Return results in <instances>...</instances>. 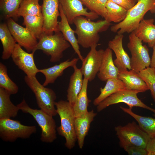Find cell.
Segmentation results:
<instances>
[{
  "mask_svg": "<svg viewBox=\"0 0 155 155\" xmlns=\"http://www.w3.org/2000/svg\"><path fill=\"white\" fill-rule=\"evenodd\" d=\"M123 148L130 155H147L146 149L134 146H127Z\"/></svg>",
  "mask_w": 155,
  "mask_h": 155,
  "instance_id": "cell-36",
  "label": "cell"
},
{
  "mask_svg": "<svg viewBox=\"0 0 155 155\" xmlns=\"http://www.w3.org/2000/svg\"><path fill=\"white\" fill-rule=\"evenodd\" d=\"M70 43L59 30L52 34L43 33L33 52L40 50L48 56H50V61L55 63L60 61L63 57V52L70 46Z\"/></svg>",
  "mask_w": 155,
  "mask_h": 155,
  "instance_id": "cell-4",
  "label": "cell"
},
{
  "mask_svg": "<svg viewBox=\"0 0 155 155\" xmlns=\"http://www.w3.org/2000/svg\"><path fill=\"white\" fill-rule=\"evenodd\" d=\"M153 52L151 59L150 67L155 69V45L153 47Z\"/></svg>",
  "mask_w": 155,
  "mask_h": 155,
  "instance_id": "cell-39",
  "label": "cell"
},
{
  "mask_svg": "<svg viewBox=\"0 0 155 155\" xmlns=\"http://www.w3.org/2000/svg\"><path fill=\"white\" fill-rule=\"evenodd\" d=\"M125 89L123 82L118 78H111L106 81L103 88L100 89V94L93 101V104L97 106L106 98L120 90Z\"/></svg>",
  "mask_w": 155,
  "mask_h": 155,
  "instance_id": "cell-27",
  "label": "cell"
},
{
  "mask_svg": "<svg viewBox=\"0 0 155 155\" xmlns=\"http://www.w3.org/2000/svg\"><path fill=\"white\" fill-rule=\"evenodd\" d=\"M108 0H86L82 1L90 11L95 12L107 20V12L106 5Z\"/></svg>",
  "mask_w": 155,
  "mask_h": 155,
  "instance_id": "cell-34",
  "label": "cell"
},
{
  "mask_svg": "<svg viewBox=\"0 0 155 155\" xmlns=\"http://www.w3.org/2000/svg\"><path fill=\"white\" fill-rule=\"evenodd\" d=\"M36 131L35 125H25L11 118L0 119V137L5 142H13L18 138L28 139Z\"/></svg>",
  "mask_w": 155,
  "mask_h": 155,
  "instance_id": "cell-8",
  "label": "cell"
},
{
  "mask_svg": "<svg viewBox=\"0 0 155 155\" xmlns=\"http://www.w3.org/2000/svg\"><path fill=\"white\" fill-rule=\"evenodd\" d=\"M42 13L43 18V33L52 34L58 30V18L60 16L59 0H42Z\"/></svg>",
  "mask_w": 155,
  "mask_h": 155,
  "instance_id": "cell-11",
  "label": "cell"
},
{
  "mask_svg": "<svg viewBox=\"0 0 155 155\" xmlns=\"http://www.w3.org/2000/svg\"><path fill=\"white\" fill-rule=\"evenodd\" d=\"M63 12L70 25L73 24L77 17H85L91 20L98 18L99 16L94 12L88 11V8L84 7L80 0H59Z\"/></svg>",
  "mask_w": 155,
  "mask_h": 155,
  "instance_id": "cell-15",
  "label": "cell"
},
{
  "mask_svg": "<svg viewBox=\"0 0 155 155\" xmlns=\"http://www.w3.org/2000/svg\"><path fill=\"white\" fill-rule=\"evenodd\" d=\"M59 11L61 20L58 23V30L62 33L64 38L72 46L79 59L82 61L84 58L81 53L79 44L75 35V30L71 27L60 4Z\"/></svg>",
  "mask_w": 155,
  "mask_h": 155,
  "instance_id": "cell-17",
  "label": "cell"
},
{
  "mask_svg": "<svg viewBox=\"0 0 155 155\" xmlns=\"http://www.w3.org/2000/svg\"><path fill=\"white\" fill-rule=\"evenodd\" d=\"M136 3H137V1L139 0H134Z\"/></svg>",
  "mask_w": 155,
  "mask_h": 155,
  "instance_id": "cell-40",
  "label": "cell"
},
{
  "mask_svg": "<svg viewBox=\"0 0 155 155\" xmlns=\"http://www.w3.org/2000/svg\"><path fill=\"white\" fill-rule=\"evenodd\" d=\"M39 0H23L18 11V17H23L27 15H42L41 6L39 4Z\"/></svg>",
  "mask_w": 155,
  "mask_h": 155,
  "instance_id": "cell-32",
  "label": "cell"
},
{
  "mask_svg": "<svg viewBox=\"0 0 155 155\" xmlns=\"http://www.w3.org/2000/svg\"><path fill=\"white\" fill-rule=\"evenodd\" d=\"M79 58H74L71 60L69 59L56 64L51 67L39 69V73L43 74L45 77V80L42 84L46 86L49 84L54 83L58 78L61 76L64 71L69 67L76 65Z\"/></svg>",
  "mask_w": 155,
  "mask_h": 155,
  "instance_id": "cell-19",
  "label": "cell"
},
{
  "mask_svg": "<svg viewBox=\"0 0 155 155\" xmlns=\"http://www.w3.org/2000/svg\"><path fill=\"white\" fill-rule=\"evenodd\" d=\"M120 146H134L146 149L150 138L134 121L115 127Z\"/></svg>",
  "mask_w": 155,
  "mask_h": 155,
  "instance_id": "cell-7",
  "label": "cell"
},
{
  "mask_svg": "<svg viewBox=\"0 0 155 155\" xmlns=\"http://www.w3.org/2000/svg\"><path fill=\"white\" fill-rule=\"evenodd\" d=\"M129 39L127 46L131 55L130 61L131 69L138 73L150 67L151 59L149 50L133 32L129 34Z\"/></svg>",
  "mask_w": 155,
  "mask_h": 155,
  "instance_id": "cell-9",
  "label": "cell"
},
{
  "mask_svg": "<svg viewBox=\"0 0 155 155\" xmlns=\"http://www.w3.org/2000/svg\"><path fill=\"white\" fill-rule=\"evenodd\" d=\"M24 80L34 93L40 109L53 117L57 115L55 106L57 96L55 92L41 84L36 77L29 78L26 75Z\"/></svg>",
  "mask_w": 155,
  "mask_h": 155,
  "instance_id": "cell-6",
  "label": "cell"
},
{
  "mask_svg": "<svg viewBox=\"0 0 155 155\" xmlns=\"http://www.w3.org/2000/svg\"><path fill=\"white\" fill-rule=\"evenodd\" d=\"M98 45L92 46L90 51L82 61L80 69L84 78L89 82L94 79L101 65L104 50L102 49L97 50L96 47Z\"/></svg>",
  "mask_w": 155,
  "mask_h": 155,
  "instance_id": "cell-13",
  "label": "cell"
},
{
  "mask_svg": "<svg viewBox=\"0 0 155 155\" xmlns=\"http://www.w3.org/2000/svg\"><path fill=\"white\" fill-rule=\"evenodd\" d=\"M97 115L92 110L83 116L75 117V132L79 148H83L86 136L89 131L90 125Z\"/></svg>",
  "mask_w": 155,
  "mask_h": 155,
  "instance_id": "cell-20",
  "label": "cell"
},
{
  "mask_svg": "<svg viewBox=\"0 0 155 155\" xmlns=\"http://www.w3.org/2000/svg\"><path fill=\"white\" fill-rule=\"evenodd\" d=\"M147 155H155V138L151 139L146 148Z\"/></svg>",
  "mask_w": 155,
  "mask_h": 155,
  "instance_id": "cell-38",
  "label": "cell"
},
{
  "mask_svg": "<svg viewBox=\"0 0 155 155\" xmlns=\"http://www.w3.org/2000/svg\"><path fill=\"white\" fill-rule=\"evenodd\" d=\"M34 53L25 51L17 43L11 56L15 64L29 78L36 77V74L39 73V69L34 62Z\"/></svg>",
  "mask_w": 155,
  "mask_h": 155,
  "instance_id": "cell-14",
  "label": "cell"
},
{
  "mask_svg": "<svg viewBox=\"0 0 155 155\" xmlns=\"http://www.w3.org/2000/svg\"><path fill=\"white\" fill-rule=\"evenodd\" d=\"M55 106L61 122L57 131L65 138V147L71 150L74 147L77 141L75 128L76 117L73 106L68 101L62 100L56 102Z\"/></svg>",
  "mask_w": 155,
  "mask_h": 155,
  "instance_id": "cell-3",
  "label": "cell"
},
{
  "mask_svg": "<svg viewBox=\"0 0 155 155\" xmlns=\"http://www.w3.org/2000/svg\"><path fill=\"white\" fill-rule=\"evenodd\" d=\"M140 92L137 90L126 89L120 90L111 95L97 106V112H100L108 106L120 103L126 104L129 108L138 107L150 110L155 113V109L145 104L137 97Z\"/></svg>",
  "mask_w": 155,
  "mask_h": 155,
  "instance_id": "cell-10",
  "label": "cell"
},
{
  "mask_svg": "<svg viewBox=\"0 0 155 155\" xmlns=\"http://www.w3.org/2000/svg\"><path fill=\"white\" fill-rule=\"evenodd\" d=\"M88 82L87 79L84 78L82 89L73 106L76 117L83 116L88 112V107L90 102L87 96Z\"/></svg>",
  "mask_w": 155,
  "mask_h": 155,
  "instance_id": "cell-28",
  "label": "cell"
},
{
  "mask_svg": "<svg viewBox=\"0 0 155 155\" xmlns=\"http://www.w3.org/2000/svg\"><path fill=\"white\" fill-rule=\"evenodd\" d=\"M113 1L128 11L137 3L134 0H111Z\"/></svg>",
  "mask_w": 155,
  "mask_h": 155,
  "instance_id": "cell-37",
  "label": "cell"
},
{
  "mask_svg": "<svg viewBox=\"0 0 155 155\" xmlns=\"http://www.w3.org/2000/svg\"><path fill=\"white\" fill-rule=\"evenodd\" d=\"M120 108L135 119L141 128L148 135L151 139L155 138V118L140 115L133 112L132 108H129L120 106ZM153 115L155 117V113Z\"/></svg>",
  "mask_w": 155,
  "mask_h": 155,
  "instance_id": "cell-26",
  "label": "cell"
},
{
  "mask_svg": "<svg viewBox=\"0 0 155 155\" xmlns=\"http://www.w3.org/2000/svg\"><path fill=\"white\" fill-rule=\"evenodd\" d=\"M7 24L16 42L28 52H33L38 42L32 34L26 27L16 23L12 18L7 20Z\"/></svg>",
  "mask_w": 155,
  "mask_h": 155,
  "instance_id": "cell-12",
  "label": "cell"
},
{
  "mask_svg": "<svg viewBox=\"0 0 155 155\" xmlns=\"http://www.w3.org/2000/svg\"><path fill=\"white\" fill-rule=\"evenodd\" d=\"M11 95L7 90L0 88V119L14 118L20 110L11 102Z\"/></svg>",
  "mask_w": 155,
  "mask_h": 155,
  "instance_id": "cell-24",
  "label": "cell"
},
{
  "mask_svg": "<svg viewBox=\"0 0 155 155\" xmlns=\"http://www.w3.org/2000/svg\"><path fill=\"white\" fill-rule=\"evenodd\" d=\"M75 26V33L79 44L84 48L98 44L99 33L106 31L111 24L105 20L93 21L83 16L76 18L73 21Z\"/></svg>",
  "mask_w": 155,
  "mask_h": 155,
  "instance_id": "cell-1",
  "label": "cell"
},
{
  "mask_svg": "<svg viewBox=\"0 0 155 155\" xmlns=\"http://www.w3.org/2000/svg\"><path fill=\"white\" fill-rule=\"evenodd\" d=\"M0 39L3 48L2 59L7 60L11 57L17 44L7 24L2 23L0 24Z\"/></svg>",
  "mask_w": 155,
  "mask_h": 155,
  "instance_id": "cell-25",
  "label": "cell"
},
{
  "mask_svg": "<svg viewBox=\"0 0 155 155\" xmlns=\"http://www.w3.org/2000/svg\"><path fill=\"white\" fill-rule=\"evenodd\" d=\"M0 88H4L11 95L16 94L18 91V87L9 77L6 66L0 63Z\"/></svg>",
  "mask_w": 155,
  "mask_h": 155,
  "instance_id": "cell-33",
  "label": "cell"
},
{
  "mask_svg": "<svg viewBox=\"0 0 155 155\" xmlns=\"http://www.w3.org/2000/svg\"><path fill=\"white\" fill-rule=\"evenodd\" d=\"M106 8L107 12V21L110 22L120 23L126 17L127 11L111 0H108Z\"/></svg>",
  "mask_w": 155,
  "mask_h": 155,
  "instance_id": "cell-30",
  "label": "cell"
},
{
  "mask_svg": "<svg viewBox=\"0 0 155 155\" xmlns=\"http://www.w3.org/2000/svg\"><path fill=\"white\" fill-rule=\"evenodd\" d=\"M145 82L155 102V69L149 67L138 73Z\"/></svg>",
  "mask_w": 155,
  "mask_h": 155,
  "instance_id": "cell-35",
  "label": "cell"
},
{
  "mask_svg": "<svg viewBox=\"0 0 155 155\" xmlns=\"http://www.w3.org/2000/svg\"><path fill=\"white\" fill-rule=\"evenodd\" d=\"M153 18L143 19L133 31L136 36L149 47L153 48L155 45V25Z\"/></svg>",
  "mask_w": 155,
  "mask_h": 155,
  "instance_id": "cell-22",
  "label": "cell"
},
{
  "mask_svg": "<svg viewBox=\"0 0 155 155\" xmlns=\"http://www.w3.org/2000/svg\"><path fill=\"white\" fill-rule=\"evenodd\" d=\"M118 78L125 84V89L145 92L149 90L145 82L139 76L138 73L131 69L119 71Z\"/></svg>",
  "mask_w": 155,
  "mask_h": 155,
  "instance_id": "cell-21",
  "label": "cell"
},
{
  "mask_svg": "<svg viewBox=\"0 0 155 155\" xmlns=\"http://www.w3.org/2000/svg\"><path fill=\"white\" fill-rule=\"evenodd\" d=\"M23 113L32 116L40 127L41 141L44 143H51L57 138L56 125L53 116L41 109H33L26 102L24 99L17 105Z\"/></svg>",
  "mask_w": 155,
  "mask_h": 155,
  "instance_id": "cell-5",
  "label": "cell"
},
{
  "mask_svg": "<svg viewBox=\"0 0 155 155\" xmlns=\"http://www.w3.org/2000/svg\"><path fill=\"white\" fill-rule=\"evenodd\" d=\"M23 25L25 26L37 39H39L42 34L43 18L41 15H27L23 17Z\"/></svg>",
  "mask_w": 155,
  "mask_h": 155,
  "instance_id": "cell-29",
  "label": "cell"
},
{
  "mask_svg": "<svg viewBox=\"0 0 155 155\" xmlns=\"http://www.w3.org/2000/svg\"><path fill=\"white\" fill-rule=\"evenodd\" d=\"M149 11L155 13V0H139L131 9L127 11L125 18L121 22L112 26L111 31L118 34L131 33L137 28Z\"/></svg>",
  "mask_w": 155,
  "mask_h": 155,
  "instance_id": "cell-2",
  "label": "cell"
},
{
  "mask_svg": "<svg viewBox=\"0 0 155 155\" xmlns=\"http://www.w3.org/2000/svg\"><path fill=\"white\" fill-rule=\"evenodd\" d=\"M80 0L81 1H85V0Z\"/></svg>",
  "mask_w": 155,
  "mask_h": 155,
  "instance_id": "cell-41",
  "label": "cell"
},
{
  "mask_svg": "<svg viewBox=\"0 0 155 155\" xmlns=\"http://www.w3.org/2000/svg\"><path fill=\"white\" fill-rule=\"evenodd\" d=\"M123 34L116 35L108 43V47L114 52L116 58L114 62L119 71L131 69L130 66V58L125 51L123 46Z\"/></svg>",
  "mask_w": 155,
  "mask_h": 155,
  "instance_id": "cell-16",
  "label": "cell"
},
{
  "mask_svg": "<svg viewBox=\"0 0 155 155\" xmlns=\"http://www.w3.org/2000/svg\"><path fill=\"white\" fill-rule=\"evenodd\" d=\"M23 0H0V9L6 19L12 18L17 20L20 5Z\"/></svg>",
  "mask_w": 155,
  "mask_h": 155,
  "instance_id": "cell-31",
  "label": "cell"
},
{
  "mask_svg": "<svg viewBox=\"0 0 155 155\" xmlns=\"http://www.w3.org/2000/svg\"><path fill=\"white\" fill-rule=\"evenodd\" d=\"M119 72L113 60L112 50L108 47L104 51L98 77L100 80L106 81L111 78H118Z\"/></svg>",
  "mask_w": 155,
  "mask_h": 155,
  "instance_id": "cell-18",
  "label": "cell"
},
{
  "mask_svg": "<svg viewBox=\"0 0 155 155\" xmlns=\"http://www.w3.org/2000/svg\"><path fill=\"white\" fill-rule=\"evenodd\" d=\"M73 67L74 72L70 77L67 97V101L73 106L82 89L84 79L80 69L78 68L76 65Z\"/></svg>",
  "mask_w": 155,
  "mask_h": 155,
  "instance_id": "cell-23",
  "label": "cell"
},
{
  "mask_svg": "<svg viewBox=\"0 0 155 155\" xmlns=\"http://www.w3.org/2000/svg\"></svg>",
  "mask_w": 155,
  "mask_h": 155,
  "instance_id": "cell-42",
  "label": "cell"
}]
</instances>
